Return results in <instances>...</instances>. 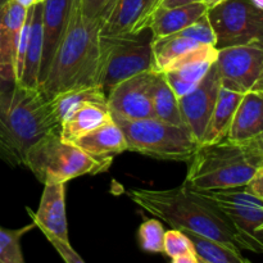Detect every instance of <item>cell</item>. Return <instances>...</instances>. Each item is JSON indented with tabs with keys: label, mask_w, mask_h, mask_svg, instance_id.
I'll list each match as a JSON object with an SVG mask.
<instances>
[{
	"label": "cell",
	"mask_w": 263,
	"mask_h": 263,
	"mask_svg": "<svg viewBox=\"0 0 263 263\" xmlns=\"http://www.w3.org/2000/svg\"><path fill=\"white\" fill-rule=\"evenodd\" d=\"M102 25L84 20L80 0H73L63 39L39 89L50 100L77 87L98 86Z\"/></svg>",
	"instance_id": "7a4b0ae2"
},
{
	"label": "cell",
	"mask_w": 263,
	"mask_h": 263,
	"mask_svg": "<svg viewBox=\"0 0 263 263\" xmlns=\"http://www.w3.org/2000/svg\"><path fill=\"white\" fill-rule=\"evenodd\" d=\"M23 164L44 185L66 184L76 177L108 170L76 145L62 140L59 131L49 134L31 146Z\"/></svg>",
	"instance_id": "5b68a950"
},
{
	"label": "cell",
	"mask_w": 263,
	"mask_h": 263,
	"mask_svg": "<svg viewBox=\"0 0 263 263\" xmlns=\"http://www.w3.org/2000/svg\"><path fill=\"white\" fill-rule=\"evenodd\" d=\"M7 0H0V21H2V12ZM15 84L14 66L12 59L8 57L5 51L4 43L2 36V25H0V87H7Z\"/></svg>",
	"instance_id": "1f68e13d"
},
{
	"label": "cell",
	"mask_w": 263,
	"mask_h": 263,
	"mask_svg": "<svg viewBox=\"0 0 263 263\" xmlns=\"http://www.w3.org/2000/svg\"><path fill=\"white\" fill-rule=\"evenodd\" d=\"M194 192L225 216L235 231L240 251L263 254V200L252 195L246 186Z\"/></svg>",
	"instance_id": "ba28073f"
},
{
	"label": "cell",
	"mask_w": 263,
	"mask_h": 263,
	"mask_svg": "<svg viewBox=\"0 0 263 263\" xmlns=\"http://www.w3.org/2000/svg\"><path fill=\"white\" fill-rule=\"evenodd\" d=\"M251 2L253 3L257 8H259V9L263 10V0H251Z\"/></svg>",
	"instance_id": "ab89813d"
},
{
	"label": "cell",
	"mask_w": 263,
	"mask_h": 263,
	"mask_svg": "<svg viewBox=\"0 0 263 263\" xmlns=\"http://www.w3.org/2000/svg\"><path fill=\"white\" fill-rule=\"evenodd\" d=\"M117 0H80L82 17L85 21L104 25Z\"/></svg>",
	"instance_id": "4dcf8cb0"
},
{
	"label": "cell",
	"mask_w": 263,
	"mask_h": 263,
	"mask_svg": "<svg viewBox=\"0 0 263 263\" xmlns=\"http://www.w3.org/2000/svg\"><path fill=\"white\" fill-rule=\"evenodd\" d=\"M154 71H146L116 85L107 94V105L115 121L154 117L152 85Z\"/></svg>",
	"instance_id": "8fae6325"
},
{
	"label": "cell",
	"mask_w": 263,
	"mask_h": 263,
	"mask_svg": "<svg viewBox=\"0 0 263 263\" xmlns=\"http://www.w3.org/2000/svg\"><path fill=\"white\" fill-rule=\"evenodd\" d=\"M126 194L136 205L171 225L172 229L198 234L240 249L235 231L225 216L184 182L164 190L133 187L126 190Z\"/></svg>",
	"instance_id": "6da1fadb"
},
{
	"label": "cell",
	"mask_w": 263,
	"mask_h": 263,
	"mask_svg": "<svg viewBox=\"0 0 263 263\" xmlns=\"http://www.w3.org/2000/svg\"><path fill=\"white\" fill-rule=\"evenodd\" d=\"M110 120L113 118L107 104L97 102H85L74 108L62 121L59 135H61L62 140L72 144L77 139L91 133L92 130L100 127Z\"/></svg>",
	"instance_id": "ffe728a7"
},
{
	"label": "cell",
	"mask_w": 263,
	"mask_h": 263,
	"mask_svg": "<svg viewBox=\"0 0 263 263\" xmlns=\"http://www.w3.org/2000/svg\"><path fill=\"white\" fill-rule=\"evenodd\" d=\"M215 64L222 87L241 94L263 91V48L261 46L220 49Z\"/></svg>",
	"instance_id": "30bf717a"
},
{
	"label": "cell",
	"mask_w": 263,
	"mask_h": 263,
	"mask_svg": "<svg viewBox=\"0 0 263 263\" xmlns=\"http://www.w3.org/2000/svg\"><path fill=\"white\" fill-rule=\"evenodd\" d=\"M217 54L218 49L215 45H200L172 62L166 71L161 73H163L171 89L180 99L199 85L217 59Z\"/></svg>",
	"instance_id": "4fadbf2b"
},
{
	"label": "cell",
	"mask_w": 263,
	"mask_h": 263,
	"mask_svg": "<svg viewBox=\"0 0 263 263\" xmlns=\"http://www.w3.org/2000/svg\"><path fill=\"white\" fill-rule=\"evenodd\" d=\"M72 144L107 168H109L113 157L128 151L125 135L115 120L108 121Z\"/></svg>",
	"instance_id": "2e32d148"
},
{
	"label": "cell",
	"mask_w": 263,
	"mask_h": 263,
	"mask_svg": "<svg viewBox=\"0 0 263 263\" xmlns=\"http://www.w3.org/2000/svg\"><path fill=\"white\" fill-rule=\"evenodd\" d=\"M194 246L197 257L210 263H252L241 256L240 249L226 246L220 241L204 238L198 234L184 231Z\"/></svg>",
	"instance_id": "4316f807"
},
{
	"label": "cell",
	"mask_w": 263,
	"mask_h": 263,
	"mask_svg": "<svg viewBox=\"0 0 263 263\" xmlns=\"http://www.w3.org/2000/svg\"><path fill=\"white\" fill-rule=\"evenodd\" d=\"M246 189L252 195L263 200V167L256 174V176L246 185Z\"/></svg>",
	"instance_id": "836d02e7"
},
{
	"label": "cell",
	"mask_w": 263,
	"mask_h": 263,
	"mask_svg": "<svg viewBox=\"0 0 263 263\" xmlns=\"http://www.w3.org/2000/svg\"><path fill=\"white\" fill-rule=\"evenodd\" d=\"M241 98H243L241 92L233 91V90L221 86L215 109H213L200 144L218 143L228 138L229 130H230L236 108H238Z\"/></svg>",
	"instance_id": "7402d4cb"
},
{
	"label": "cell",
	"mask_w": 263,
	"mask_h": 263,
	"mask_svg": "<svg viewBox=\"0 0 263 263\" xmlns=\"http://www.w3.org/2000/svg\"><path fill=\"white\" fill-rule=\"evenodd\" d=\"M57 131L61 125L39 87H0V157L8 163L23 164L28 149Z\"/></svg>",
	"instance_id": "3957f363"
},
{
	"label": "cell",
	"mask_w": 263,
	"mask_h": 263,
	"mask_svg": "<svg viewBox=\"0 0 263 263\" xmlns=\"http://www.w3.org/2000/svg\"><path fill=\"white\" fill-rule=\"evenodd\" d=\"M32 222L46 239L69 243L66 216V184H49L44 187L40 204L35 213L28 210Z\"/></svg>",
	"instance_id": "5bb4252c"
},
{
	"label": "cell",
	"mask_w": 263,
	"mask_h": 263,
	"mask_svg": "<svg viewBox=\"0 0 263 263\" xmlns=\"http://www.w3.org/2000/svg\"><path fill=\"white\" fill-rule=\"evenodd\" d=\"M164 233L161 221L145 220L138 230L139 246L148 253H163Z\"/></svg>",
	"instance_id": "f1b7e54d"
},
{
	"label": "cell",
	"mask_w": 263,
	"mask_h": 263,
	"mask_svg": "<svg viewBox=\"0 0 263 263\" xmlns=\"http://www.w3.org/2000/svg\"><path fill=\"white\" fill-rule=\"evenodd\" d=\"M127 141L128 151L164 161L189 162L199 146L186 126L158 118L116 121Z\"/></svg>",
	"instance_id": "8992f818"
},
{
	"label": "cell",
	"mask_w": 263,
	"mask_h": 263,
	"mask_svg": "<svg viewBox=\"0 0 263 263\" xmlns=\"http://www.w3.org/2000/svg\"><path fill=\"white\" fill-rule=\"evenodd\" d=\"M263 135V91H249L243 94L236 108L228 140L248 143Z\"/></svg>",
	"instance_id": "ac0fdd59"
},
{
	"label": "cell",
	"mask_w": 263,
	"mask_h": 263,
	"mask_svg": "<svg viewBox=\"0 0 263 263\" xmlns=\"http://www.w3.org/2000/svg\"><path fill=\"white\" fill-rule=\"evenodd\" d=\"M153 36L149 28L120 37H100L98 86L105 95L120 82L153 71Z\"/></svg>",
	"instance_id": "52a82bcc"
},
{
	"label": "cell",
	"mask_w": 263,
	"mask_h": 263,
	"mask_svg": "<svg viewBox=\"0 0 263 263\" xmlns=\"http://www.w3.org/2000/svg\"><path fill=\"white\" fill-rule=\"evenodd\" d=\"M159 2H161V0H149V15H151L152 12H153V10L156 9L157 7H158ZM149 15H148V18H149ZM146 21H148V20H146ZM144 26H145V25H144Z\"/></svg>",
	"instance_id": "74e56055"
},
{
	"label": "cell",
	"mask_w": 263,
	"mask_h": 263,
	"mask_svg": "<svg viewBox=\"0 0 263 263\" xmlns=\"http://www.w3.org/2000/svg\"><path fill=\"white\" fill-rule=\"evenodd\" d=\"M198 263H210V262L204 261V259H202V258H199V257H198Z\"/></svg>",
	"instance_id": "60d3db41"
},
{
	"label": "cell",
	"mask_w": 263,
	"mask_h": 263,
	"mask_svg": "<svg viewBox=\"0 0 263 263\" xmlns=\"http://www.w3.org/2000/svg\"><path fill=\"white\" fill-rule=\"evenodd\" d=\"M48 240L66 263H85L84 259L77 254V252L72 248L69 243H64L58 239H48Z\"/></svg>",
	"instance_id": "d6a6232c"
},
{
	"label": "cell",
	"mask_w": 263,
	"mask_h": 263,
	"mask_svg": "<svg viewBox=\"0 0 263 263\" xmlns=\"http://www.w3.org/2000/svg\"><path fill=\"white\" fill-rule=\"evenodd\" d=\"M207 15L218 50L230 46L263 48V10L251 0H223L210 8Z\"/></svg>",
	"instance_id": "9c48e42d"
},
{
	"label": "cell",
	"mask_w": 263,
	"mask_h": 263,
	"mask_svg": "<svg viewBox=\"0 0 263 263\" xmlns=\"http://www.w3.org/2000/svg\"><path fill=\"white\" fill-rule=\"evenodd\" d=\"M15 2L18 3V4H21L22 5V7H25V8H30V7H32L33 4H36V3H37V0H15Z\"/></svg>",
	"instance_id": "8d00e7d4"
},
{
	"label": "cell",
	"mask_w": 263,
	"mask_h": 263,
	"mask_svg": "<svg viewBox=\"0 0 263 263\" xmlns=\"http://www.w3.org/2000/svg\"><path fill=\"white\" fill-rule=\"evenodd\" d=\"M263 167V135L248 143L228 139L200 144L189 161L184 184L193 190L246 186Z\"/></svg>",
	"instance_id": "277c9868"
},
{
	"label": "cell",
	"mask_w": 263,
	"mask_h": 263,
	"mask_svg": "<svg viewBox=\"0 0 263 263\" xmlns=\"http://www.w3.org/2000/svg\"><path fill=\"white\" fill-rule=\"evenodd\" d=\"M149 15V0H117L100 30V37H120L144 30Z\"/></svg>",
	"instance_id": "d6986e66"
},
{
	"label": "cell",
	"mask_w": 263,
	"mask_h": 263,
	"mask_svg": "<svg viewBox=\"0 0 263 263\" xmlns=\"http://www.w3.org/2000/svg\"><path fill=\"white\" fill-rule=\"evenodd\" d=\"M30 36H28L27 53L23 66V73L20 85L31 89L39 87V72H40L41 55H43V2L30 7Z\"/></svg>",
	"instance_id": "44dd1931"
},
{
	"label": "cell",
	"mask_w": 263,
	"mask_h": 263,
	"mask_svg": "<svg viewBox=\"0 0 263 263\" xmlns=\"http://www.w3.org/2000/svg\"><path fill=\"white\" fill-rule=\"evenodd\" d=\"M72 4L73 0L43 2V55L39 72V87L48 74L49 66L66 32Z\"/></svg>",
	"instance_id": "9a60e30c"
},
{
	"label": "cell",
	"mask_w": 263,
	"mask_h": 263,
	"mask_svg": "<svg viewBox=\"0 0 263 263\" xmlns=\"http://www.w3.org/2000/svg\"><path fill=\"white\" fill-rule=\"evenodd\" d=\"M220 89V74L216 68V64L213 63L199 85L189 94L179 99L182 121L199 145L215 109Z\"/></svg>",
	"instance_id": "7c38bea8"
},
{
	"label": "cell",
	"mask_w": 263,
	"mask_h": 263,
	"mask_svg": "<svg viewBox=\"0 0 263 263\" xmlns=\"http://www.w3.org/2000/svg\"><path fill=\"white\" fill-rule=\"evenodd\" d=\"M152 102H153L154 118L172 123L176 126H185L180 112L179 98L171 89L166 77L161 72H156L152 85Z\"/></svg>",
	"instance_id": "cb8c5ba5"
},
{
	"label": "cell",
	"mask_w": 263,
	"mask_h": 263,
	"mask_svg": "<svg viewBox=\"0 0 263 263\" xmlns=\"http://www.w3.org/2000/svg\"><path fill=\"white\" fill-rule=\"evenodd\" d=\"M200 45H205V44L198 43L197 40L185 35L182 31L172 33L170 36H164V37L156 39L152 41L153 71L164 72L172 62Z\"/></svg>",
	"instance_id": "603a6c76"
},
{
	"label": "cell",
	"mask_w": 263,
	"mask_h": 263,
	"mask_svg": "<svg viewBox=\"0 0 263 263\" xmlns=\"http://www.w3.org/2000/svg\"><path fill=\"white\" fill-rule=\"evenodd\" d=\"M171 259V263H198V257L195 253L184 254V256L175 257V258Z\"/></svg>",
	"instance_id": "d590c367"
},
{
	"label": "cell",
	"mask_w": 263,
	"mask_h": 263,
	"mask_svg": "<svg viewBox=\"0 0 263 263\" xmlns=\"http://www.w3.org/2000/svg\"><path fill=\"white\" fill-rule=\"evenodd\" d=\"M27 8L18 4L15 0H7L2 12V36L4 43L5 51L8 57L12 59L14 66L15 53H17L18 40H20L21 31L27 18Z\"/></svg>",
	"instance_id": "484cf974"
},
{
	"label": "cell",
	"mask_w": 263,
	"mask_h": 263,
	"mask_svg": "<svg viewBox=\"0 0 263 263\" xmlns=\"http://www.w3.org/2000/svg\"><path fill=\"white\" fill-rule=\"evenodd\" d=\"M207 12L208 7L203 2L174 8L157 7L149 15L144 30L149 28L153 40H156V39L170 36L189 27L199 18L207 14Z\"/></svg>",
	"instance_id": "e0dca14e"
},
{
	"label": "cell",
	"mask_w": 263,
	"mask_h": 263,
	"mask_svg": "<svg viewBox=\"0 0 263 263\" xmlns=\"http://www.w3.org/2000/svg\"><path fill=\"white\" fill-rule=\"evenodd\" d=\"M39 2H45V0H37V3H39Z\"/></svg>",
	"instance_id": "b9f144b4"
},
{
	"label": "cell",
	"mask_w": 263,
	"mask_h": 263,
	"mask_svg": "<svg viewBox=\"0 0 263 263\" xmlns=\"http://www.w3.org/2000/svg\"><path fill=\"white\" fill-rule=\"evenodd\" d=\"M85 102H97L107 104V95L99 86L77 87L61 92L49 100L51 112L61 125L62 121L72 112L76 107Z\"/></svg>",
	"instance_id": "d4e9b609"
},
{
	"label": "cell",
	"mask_w": 263,
	"mask_h": 263,
	"mask_svg": "<svg viewBox=\"0 0 263 263\" xmlns=\"http://www.w3.org/2000/svg\"><path fill=\"white\" fill-rule=\"evenodd\" d=\"M221 2H223V0H203V3L208 7V9H210V8H213L215 5L220 4Z\"/></svg>",
	"instance_id": "f35d334b"
},
{
	"label": "cell",
	"mask_w": 263,
	"mask_h": 263,
	"mask_svg": "<svg viewBox=\"0 0 263 263\" xmlns=\"http://www.w3.org/2000/svg\"><path fill=\"white\" fill-rule=\"evenodd\" d=\"M163 253L170 258H175L184 254L195 253V251L192 240L184 231L171 229L164 233Z\"/></svg>",
	"instance_id": "f546056e"
},
{
	"label": "cell",
	"mask_w": 263,
	"mask_h": 263,
	"mask_svg": "<svg viewBox=\"0 0 263 263\" xmlns=\"http://www.w3.org/2000/svg\"><path fill=\"white\" fill-rule=\"evenodd\" d=\"M35 223L21 229H4L0 226V263H25L21 239L27 231L32 230Z\"/></svg>",
	"instance_id": "83f0119b"
},
{
	"label": "cell",
	"mask_w": 263,
	"mask_h": 263,
	"mask_svg": "<svg viewBox=\"0 0 263 263\" xmlns=\"http://www.w3.org/2000/svg\"><path fill=\"white\" fill-rule=\"evenodd\" d=\"M200 2H203V0H161L158 7L174 8V7H180V5H186V4H192V3H200Z\"/></svg>",
	"instance_id": "e575fe53"
}]
</instances>
